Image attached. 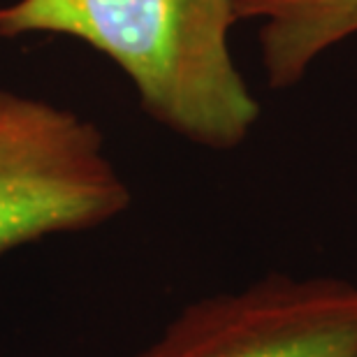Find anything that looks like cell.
<instances>
[{"mask_svg":"<svg viewBox=\"0 0 357 357\" xmlns=\"http://www.w3.org/2000/svg\"><path fill=\"white\" fill-rule=\"evenodd\" d=\"M237 0H14L0 38L66 35L128 75L151 119L192 144L230 151L248 137L260 105L232 61Z\"/></svg>","mask_w":357,"mask_h":357,"instance_id":"1","label":"cell"},{"mask_svg":"<svg viewBox=\"0 0 357 357\" xmlns=\"http://www.w3.org/2000/svg\"><path fill=\"white\" fill-rule=\"evenodd\" d=\"M132 202L100 128L0 86V255L109 223Z\"/></svg>","mask_w":357,"mask_h":357,"instance_id":"2","label":"cell"},{"mask_svg":"<svg viewBox=\"0 0 357 357\" xmlns=\"http://www.w3.org/2000/svg\"><path fill=\"white\" fill-rule=\"evenodd\" d=\"M132 357H357V283L269 274L185 304Z\"/></svg>","mask_w":357,"mask_h":357,"instance_id":"3","label":"cell"},{"mask_svg":"<svg viewBox=\"0 0 357 357\" xmlns=\"http://www.w3.org/2000/svg\"><path fill=\"white\" fill-rule=\"evenodd\" d=\"M239 19H262L260 52L269 86L297 84L327 49L357 35V0H237Z\"/></svg>","mask_w":357,"mask_h":357,"instance_id":"4","label":"cell"}]
</instances>
